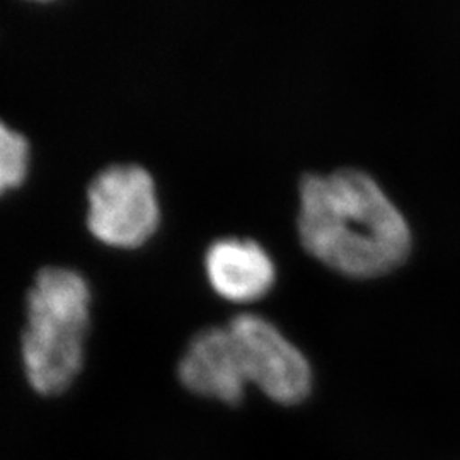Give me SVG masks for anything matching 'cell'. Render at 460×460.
I'll return each mask as SVG.
<instances>
[{
    "label": "cell",
    "instance_id": "obj_1",
    "mask_svg": "<svg viewBox=\"0 0 460 460\" xmlns=\"http://www.w3.org/2000/svg\"><path fill=\"white\" fill-rule=\"evenodd\" d=\"M298 235L304 247L351 277H377L411 249L406 217L370 174L345 167L300 180Z\"/></svg>",
    "mask_w": 460,
    "mask_h": 460
},
{
    "label": "cell",
    "instance_id": "obj_2",
    "mask_svg": "<svg viewBox=\"0 0 460 460\" xmlns=\"http://www.w3.org/2000/svg\"><path fill=\"white\" fill-rule=\"evenodd\" d=\"M91 305V285L81 271L47 266L34 277L26 296L21 362L38 394H62L83 372Z\"/></svg>",
    "mask_w": 460,
    "mask_h": 460
},
{
    "label": "cell",
    "instance_id": "obj_3",
    "mask_svg": "<svg viewBox=\"0 0 460 460\" xmlns=\"http://www.w3.org/2000/svg\"><path fill=\"white\" fill-rule=\"evenodd\" d=\"M87 229L99 243L118 249L147 244L161 224L157 186L146 167H104L87 188Z\"/></svg>",
    "mask_w": 460,
    "mask_h": 460
},
{
    "label": "cell",
    "instance_id": "obj_4",
    "mask_svg": "<svg viewBox=\"0 0 460 460\" xmlns=\"http://www.w3.org/2000/svg\"><path fill=\"white\" fill-rule=\"evenodd\" d=\"M239 348L247 382L279 404L294 406L313 389V368L307 357L271 321L244 313L227 324Z\"/></svg>",
    "mask_w": 460,
    "mask_h": 460
},
{
    "label": "cell",
    "instance_id": "obj_5",
    "mask_svg": "<svg viewBox=\"0 0 460 460\" xmlns=\"http://www.w3.org/2000/svg\"><path fill=\"white\" fill-rule=\"evenodd\" d=\"M178 376L190 393L230 406L244 399L249 384L229 326L198 331L182 353Z\"/></svg>",
    "mask_w": 460,
    "mask_h": 460
},
{
    "label": "cell",
    "instance_id": "obj_6",
    "mask_svg": "<svg viewBox=\"0 0 460 460\" xmlns=\"http://www.w3.org/2000/svg\"><path fill=\"white\" fill-rule=\"evenodd\" d=\"M205 273L215 292L232 302L263 296L277 279L268 251L249 237H224L212 243L205 254Z\"/></svg>",
    "mask_w": 460,
    "mask_h": 460
},
{
    "label": "cell",
    "instance_id": "obj_7",
    "mask_svg": "<svg viewBox=\"0 0 460 460\" xmlns=\"http://www.w3.org/2000/svg\"><path fill=\"white\" fill-rule=\"evenodd\" d=\"M31 165L28 138L0 119V197L26 181Z\"/></svg>",
    "mask_w": 460,
    "mask_h": 460
}]
</instances>
